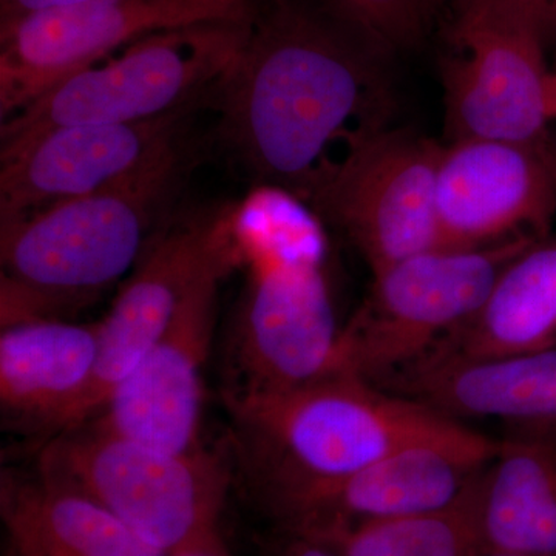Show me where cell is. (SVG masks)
<instances>
[{
    "instance_id": "obj_1",
    "label": "cell",
    "mask_w": 556,
    "mask_h": 556,
    "mask_svg": "<svg viewBox=\"0 0 556 556\" xmlns=\"http://www.w3.org/2000/svg\"><path fill=\"white\" fill-rule=\"evenodd\" d=\"M383 58L325 5L257 0L247 42L211 94L218 138L262 188L306 201L329 149L387 127Z\"/></svg>"
},
{
    "instance_id": "obj_2",
    "label": "cell",
    "mask_w": 556,
    "mask_h": 556,
    "mask_svg": "<svg viewBox=\"0 0 556 556\" xmlns=\"http://www.w3.org/2000/svg\"><path fill=\"white\" fill-rule=\"evenodd\" d=\"M229 408L257 467L262 503L278 529L291 526L318 493L362 468L466 427L343 369Z\"/></svg>"
},
{
    "instance_id": "obj_3",
    "label": "cell",
    "mask_w": 556,
    "mask_h": 556,
    "mask_svg": "<svg viewBox=\"0 0 556 556\" xmlns=\"http://www.w3.org/2000/svg\"><path fill=\"white\" fill-rule=\"evenodd\" d=\"M247 287L229 356L228 405L339 371L340 338L320 218L262 188L237 225Z\"/></svg>"
},
{
    "instance_id": "obj_4",
    "label": "cell",
    "mask_w": 556,
    "mask_h": 556,
    "mask_svg": "<svg viewBox=\"0 0 556 556\" xmlns=\"http://www.w3.org/2000/svg\"><path fill=\"white\" fill-rule=\"evenodd\" d=\"M190 166L185 138L108 188L0 226L2 328L58 318L134 270Z\"/></svg>"
},
{
    "instance_id": "obj_5",
    "label": "cell",
    "mask_w": 556,
    "mask_h": 556,
    "mask_svg": "<svg viewBox=\"0 0 556 556\" xmlns=\"http://www.w3.org/2000/svg\"><path fill=\"white\" fill-rule=\"evenodd\" d=\"M251 22L156 33L80 70L2 121L0 155L58 127L135 124L199 108L239 58Z\"/></svg>"
},
{
    "instance_id": "obj_6",
    "label": "cell",
    "mask_w": 556,
    "mask_h": 556,
    "mask_svg": "<svg viewBox=\"0 0 556 556\" xmlns=\"http://www.w3.org/2000/svg\"><path fill=\"white\" fill-rule=\"evenodd\" d=\"M40 473L90 496L164 554L218 530L229 489L228 471L204 450L175 455L91 424L58 434Z\"/></svg>"
},
{
    "instance_id": "obj_7",
    "label": "cell",
    "mask_w": 556,
    "mask_h": 556,
    "mask_svg": "<svg viewBox=\"0 0 556 556\" xmlns=\"http://www.w3.org/2000/svg\"><path fill=\"white\" fill-rule=\"evenodd\" d=\"M533 239L437 248L372 273L364 306L342 328L340 368L380 386L463 328Z\"/></svg>"
},
{
    "instance_id": "obj_8",
    "label": "cell",
    "mask_w": 556,
    "mask_h": 556,
    "mask_svg": "<svg viewBox=\"0 0 556 556\" xmlns=\"http://www.w3.org/2000/svg\"><path fill=\"white\" fill-rule=\"evenodd\" d=\"M439 152L441 144L407 130L365 131L321 167L306 201L378 273L445 248L434 201Z\"/></svg>"
},
{
    "instance_id": "obj_9",
    "label": "cell",
    "mask_w": 556,
    "mask_h": 556,
    "mask_svg": "<svg viewBox=\"0 0 556 556\" xmlns=\"http://www.w3.org/2000/svg\"><path fill=\"white\" fill-rule=\"evenodd\" d=\"M453 42L442 62L450 141H543L556 119V73L540 28L508 0L456 3Z\"/></svg>"
},
{
    "instance_id": "obj_10",
    "label": "cell",
    "mask_w": 556,
    "mask_h": 556,
    "mask_svg": "<svg viewBox=\"0 0 556 556\" xmlns=\"http://www.w3.org/2000/svg\"><path fill=\"white\" fill-rule=\"evenodd\" d=\"M257 0H94L0 27V118L156 33L248 24Z\"/></svg>"
},
{
    "instance_id": "obj_11",
    "label": "cell",
    "mask_w": 556,
    "mask_h": 556,
    "mask_svg": "<svg viewBox=\"0 0 556 556\" xmlns=\"http://www.w3.org/2000/svg\"><path fill=\"white\" fill-rule=\"evenodd\" d=\"M240 208L199 212L169 223L150 240L98 321V361L73 428L93 419L116 387L166 334L192 288L212 270L240 266Z\"/></svg>"
},
{
    "instance_id": "obj_12",
    "label": "cell",
    "mask_w": 556,
    "mask_h": 556,
    "mask_svg": "<svg viewBox=\"0 0 556 556\" xmlns=\"http://www.w3.org/2000/svg\"><path fill=\"white\" fill-rule=\"evenodd\" d=\"M434 201L445 248L544 239L556 214V144L452 139L439 152Z\"/></svg>"
},
{
    "instance_id": "obj_13",
    "label": "cell",
    "mask_w": 556,
    "mask_h": 556,
    "mask_svg": "<svg viewBox=\"0 0 556 556\" xmlns=\"http://www.w3.org/2000/svg\"><path fill=\"white\" fill-rule=\"evenodd\" d=\"M228 273L217 269L201 278L166 334L87 424L161 452H201L203 369L214 338L219 283Z\"/></svg>"
},
{
    "instance_id": "obj_14",
    "label": "cell",
    "mask_w": 556,
    "mask_h": 556,
    "mask_svg": "<svg viewBox=\"0 0 556 556\" xmlns=\"http://www.w3.org/2000/svg\"><path fill=\"white\" fill-rule=\"evenodd\" d=\"M192 110L135 124L58 127L0 155V226L134 174L186 138Z\"/></svg>"
},
{
    "instance_id": "obj_15",
    "label": "cell",
    "mask_w": 556,
    "mask_h": 556,
    "mask_svg": "<svg viewBox=\"0 0 556 556\" xmlns=\"http://www.w3.org/2000/svg\"><path fill=\"white\" fill-rule=\"evenodd\" d=\"M501 441L464 427L390 453L318 493L285 530L408 517L455 504L495 457Z\"/></svg>"
},
{
    "instance_id": "obj_16",
    "label": "cell",
    "mask_w": 556,
    "mask_h": 556,
    "mask_svg": "<svg viewBox=\"0 0 556 556\" xmlns=\"http://www.w3.org/2000/svg\"><path fill=\"white\" fill-rule=\"evenodd\" d=\"M379 387L455 420L486 417L525 433H556V348L490 357L437 348Z\"/></svg>"
},
{
    "instance_id": "obj_17",
    "label": "cell",
    "mask_w": 556,
    "mask_h": 556,
    "mask_svg": "<svg viewBox=\"0 0 556 556\" xmlns=\"http://www.w3.org/2000/svg\"><path fill=\"white\" fill-rule=\"evenodd\" d=\"M97 324L24 321L0 334V401L7 415L64 433L75 426L98 361Z\"/></svg>"
},
{
    "instance_id": "obj_18",
    "label": "cell",
    "mask_w": 556,
    "mask_h": 556,
    "mask_svg": "<svg viewBox=\"0 0 556 556\" xmlns=\"http://www.w3.org/2000/svg\"><path fill=\"white\" fill-rule=\"evenodd\" d=\"M484 551L556 556V433L501 441L477 481Z\"/></svg>"
},
{
    "instance_id": "obj_19",
    "label": "cell",
    "mask_w": 556,
    "mask_h": 556,
    "mask_svg": "<svg viewBox=\"0 0 556 556\" xmlns=\"http://www.w3.org/2000/svg\"><path fill=\"white\" fill-rule=\"evenodd\" d=\"M2 518L17 556H166L90 496L40 473L2 481Z\"/></svg>"
},
{
    "instance_id": "obj_20",
    "label": "cell",
    "mask_w": 556,
    "mask_h": 556,
    "mask_svg": "<svg viewBox=\"0 0 556 556\" xmlns=\"http://www.w3.org/2000/svg\"><path fill=\"white\" fill-rule=\"evenodd\" d=\"M437 348L470 357L556 348V239L544 237L519 252L475 317Z\"/></svg>"
},
{
    "instance_id": "obj_21",
    "label": "cell",
    "mask_w": 556,
    "mask_h": 556,
    "mask_svg": "<svg viewBox=\"0 0 556 556\" xmlns=\"http://www.w3.org/2000/svg\"><path fill=\"white\" fill-rule=\"evenodd\" d=\"M478 477L455 504L442 510L368 521L329 522L300 533L317 538L340 556H473L482 548Z\"/></svg>"
},
{
    "instance_id": "obj_22",
    "label": "cell",
    "mask_w": 556,
    "mask_h": 556,
    "mask_svg": "<svg viewBox=\"0 0 556 556\" xmlns=\"http://www.w3.org/2000/svg\"><path fill=\"white\" fill-rule=\"evenodd\" d=\"M441 0H325L336 17L383 56L413 49Z\"/></svg>"
},
{
    "instance_id": "obj_23",
    "label": "cell",
    "mask_w": 556,
    "mask_h": 556,
    "mask_svg": "<svg viewBox=\"0 0 556 556\" xmlns=\"http://www.w3.org/2000/svg\"><path fill=\"white\" fill-rule=\"evenodd\" d=\"M262 556H340L334 548L305 533L280 529L278 536L266 541Z\"/></svg>"
},
{
    "instance_id": "obj_24",
    "label": "cell",
    "mask_w": 556,
    "mask_h": 556,
    "mask_svg": "<svg viewBox=\"0 0 556 556\" xmlns=\"http://www.w3.org/2000/svg\"><path fill=\"white\" fill-rule=\"evenodd\" d=\"M94 0H0V27L43 13V11L68 9Z\"/></svg>"
},
{
    "instance_id": "obj_25",
    "label": "cell",
    "mask_w": 556,
    "mask_h": 556,
    "mask_svg": "<svg viewBox=\"0 0 556 556\" xmlns=\"http://www.w3.org/2000/svg\"><path fill=\"white\" fill-rule=\"evenodd\" d=\"M540 28L544 38L556 33V0H508Z\"/></svg>"
},
{
    "instance_id": "obj_26",
    "label": "cell",
    "mask_w": 556,
    "mask_h": 556,
    "mask_svg": "<svg viewBox=\"0 0 556 556\" xmlns=\"http://www.w3.org/2000/svg\"><path fill=\"white\" fill-rule=\"evenodd\" d=\"M166 556H233L219 535V530L189 541L185 546L175 548Z\"/></svg>"
},
{
    "instance_id": "obj_27",
    "label": "cell",
    "mask_w": 556,
    "mask_h": 556,
    "mask_svg": "<svg viewBox=\"0 0 556 556\" xmlns=\"http://www.w3.org/2000/svg\"><path fill=\"white\" fill-rule=\"evenodd\" d=\"M473 556H529V555H519V554H508V552H495V551H481L477 552Z\"/></svg>"
},
{
    "instance_id": "obj_28",
    "label": "cell",
    "mask_w": 556,
    "mask_h": 556,
    "mask_svg": "<svg viewBox=\"0 0 556 556\" xmlns=\"http://www.w3.org/2000/svg\"><path fill=\"white\" fill-rule=\"evenodd\" d=\"M459 2H463V0H455V3H459Z\"/></svg>"
},
{
    "instance_id": "obj_29",
    "label": "cell",
    "mask_w": 556,
    "mask_h": 556,
    "mask_svg": "<svg viewBox=\"0 0 556 556\" xmlns=\"http://www.w3.org/2000/svg\"><path fill=\"white\" fill-rule=\"evenodd\" d=\"M10 556H17V555H14V554H10Z\"/></svg>"
}]
</instances>
